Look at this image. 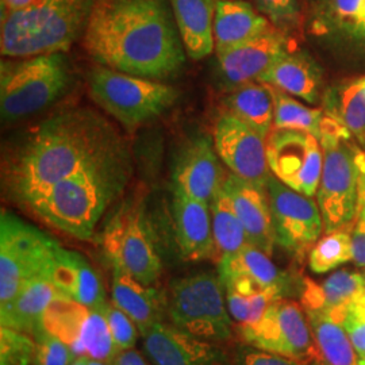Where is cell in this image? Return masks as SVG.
I'll list each match as a JSON object with an SVG mask.
<instances>
[{"mask_svg":"<svg viewBox=\"0 0 365 365\" xmlns=\"http://www.w3.org/2000/svg\"><path fill=\"white\" fill-rule=\"evenodd\" d=\"M309 363L310 361L262 351L248 344L238 346L235 359V365H309Z\"/></svg>","mask_w":365,"mask_h":365,"instance_id":"b9f144b4","label":"cell"},{"mask_svg":"<svg viewBox=\"0 0 365 365\" xmlns=\"http://www.w3.org/2000/svg\"><path fill=\"white\" fill-rule=\"evenodd\" d=\"M102 247L113 268H119L145 286L155 284L163 272V261L143 214L122 207L106 225Z\"/></svg>","mask_w":365,"mask_h":365,"instance_id":"30bf717a","label":"cell"},{"mask_svg":"<svg viewBox=\"0 0 365 365\" xmlns=\"http://www.w3.org/2000/svg\"><path fill=\"white\" fill-rule=\"evenodd\" d=\"M71 69L64 53L0 63V114L3 122L33 115L54 103L71 86Z\"/></svg>","mask_w":365,"mask_h":365,"instance_id":"8992f818","label":"cell"},{"mask_svg":"<svg viewBox=\"0 0 365 365\" xmlns=\"http://www.w3.org/2000/svg\"><path fill=\"white\" fill-rule=\"evenodd\" d=\"M352 260L351 226L327 233L319 238L309 253V267L314 274H327Z\"/></svg>","mask_w":365,"mask_h":365,"instance_id":"836d02e7","label":"cell"},{"mask_svg":"<svg viewBox=\"0 0 365 365\" xmlns=\"http://www.w3.org/2000/svg\"><path fill=\"white\" fill-rule=\"evenodd\" d=\"M60 244L31 223L3 210L0 214V307L30 280L49 276Z\"/></svg>","mask_w":365,"mask_h":365,"instance_id":"9c48e42d","label":"cell"},{"mask_svg":"<svg viewBox=\"0 0 365 365\" xmlns=\"http://www.w3.org/2000/svg\"><path fill=\"white\" fill-rule=\"evenodd\" d=\"M288 52L284 31L272 26L260 36L217 56V71L223 84L233 90L245 83L257 81Z\"/></svg>","mask_w":365,"mask_h":365,"instance_id":"2e32d148","label":"cell"},{"mask_svg":"<svg viewBox=\"0 0 365 365\" xmlns=\"http://www.w3.org/2000/svg\"><path fill=\"white\" fill-rule=\"evenodd\" d=\"M223 106L226 113L242 120L264 138L274 129V99L267 84L250 81L229 92Z\"/></svg>","mask_w":365,"mask_h":365,"instance_id":"4316f807","label":"cell"},{"mask_svg":"<svg viewBox=\"0 0 365 365\" xmlns=\"http://www.w3.org/2000/svg\"><path fill=\"white\" fill-rule=\"evenodd\" d=\"M267 194L276 244L297 259H303L325 230L318 203L313 197L289 188L274 175L267 182Z\"/></svg>","mask_w":365,"mask_h":365,"instance_id":"7c38bea8","label":"cell"},{"mask_svg":"<svg viewBox=\"0 0 365 365\" xmlns=\"http://www.w3.org/2000/svg\"><path fill=\"white\" fill-rule=\"evenodd\" d=\"M144 337V352L153 365H227L215 342L199 339L172 324L157 322Z\"/></svg>","mask_w":365,"mask_h":365,"instance_id":"e0dca14e","label":"cell"},{"mask_svg":"<svg viewBox=\"0 0 365 365\" xmlns=\"http://www.w3.org/2000/svg\"><path fill=\"white\" fill-rule=\"evenodd\" d=\"M113 303L128 314L141 334L157 322H163L167 303L164 295L152 286H145L119 268H113Z\"/></svg>","mask_w":365,"mask_h":365,"instance_id":"603a6c76","label":"cell"},{"mask_svg":"<svg viewBox=\"0 0 365 365\" xmlns=\"http://www.w3.org/2000/svg\"><path fill=\"white\" fill-rule=\"evenodd\" d=\"M341 122L365 146V78L349 84L341 93Z\"/></svg>","mask_w":365,"mask_h":365,"instance_id":"d590c367","label":"cell"},{"mask_svg":"<svg viewBox=\"0 0 365 365\" xmlns=\"http://www.w3.org/2000/svg\"><path fill=\"white\" fill-rule=\"evenodd\" d=\"M34 0H0V11L1 16L9 15V14L19 11L22 9L27 7L30 3H33Z\"/></svg>","mask_w":365,"mask_h":365,"instance_id":"bcb514c9","label":"cell"},{"mask_svg":"<svg viewBox=\"0 0 365 365\" xmlns=\"http://www.w3.org/2000/svg\"><path fill=\"white\" fill-rule=\"evenodd\" d=\"M237 331L244 344L262 351L304 361L321 359L307 315L292 300H274L257 324L237 325Z\"/></svg>","mask_w":365,"mask_h":365,"instance_id":"8fae6325","label":"cell"},{"mask_svg":"<svg viewBox=\"0 0 365 365\" xmlns=\"http://www.w3.org/2000/svg\"><path fill=\"white\" fill-rule=\"evenodd\" d=\"M327 18L341 30L365 37V0H327Z\"/></svg>","mask_w":365,"mask_h":365,"instance_id":"74e56055","label":"cell"},{"mask_svg":"<svg viewBox=\"0 0 365 365\" xmlns=\"http://www.w3.org/2000/svg\"><path fill=\"white\" fill-rule=\"evenodd\" d=\"M226 292V303L229 313L237 322V325H255L260 321L262 315L274 300L283 298L282 295L265 291L255 295H241L235 291Z\"/></svg>","mask_w":365,"mask_h":365,"instance_id":"e575fe53","label":"cell"},{"mask_svg":"<svg viewBox=\"0 0 365 365\" xmlns=\"http://www.w3.org/2000/svg\"><path fill=\"white\" fill-rule=\"evenodd\" d=\"M49 279L61 295L96 309L106 303V292L101 276L84 256L60 245L57 249Z\"/></svg>","mask_w":365,"mask_h":365,"instance_id":"44dd1931","label":"cell"},{"mask_svg":"<svg viewBox=\"0 0 365 365\" xmlns=\"http://www.w3.org/2000/svg\"><path fill=\"white\" fill-rule=\"evenodd\" d=\"M83 43L99 66L152 80L178 75L187 57L170 0H96Z\"/></svg>","mask_w":365,"mask_h":365,"instance_id":"7a4b0ae2","label":"cell"},{"mask_svg":"<svg viewBox=\"0 0 365 365\" xmlns=\"http://www.w3.org/2000/svg\"><path fill=\"white\" fill-rule=\"evenodd\" d=\"M58 294L46 274L30 280L9 304L0 307L1 327H11L33 336L43 327V314Z\"/></svg>","mask_w":365,"mask_h":365,"instance_id":"484cf974","label":"cell"},{"mask_svg":"<svg viewBox=\"0 0 365 365\" xmlns=\"http://www.w3.org/2000/svg\"><path fill=\"white\" fill-rule=\"evenodd\" d=\"M217 262L225 291L248 297L272 291L283 297L287 289V276L274 265L271 256L250 244Z\"/></svg>","mask_w":365,"mask_h":365,"instance_id":"ac0fdd59","label":"cell"},{"mask_svg":"<svg viewBox=\"0 0 365 365\" xmlns=\"http://www.w3.org/2000/svg\"><path fill=\"white\" fill-rule=\"evenodd\" d=\"M352 137L342 122L334 118H324L318 137L324 163L317 203L327 233L348 227L356 221L360 158L364 152L353 144Z\"/></svg>","mask_w":365,"mask_h":365,"instance_id":"5b68a950","label":"cell"},{"mask_svg":"<svg viewBox=\"0 0 365 365\" xmlns=\"http://www.w3.org/2000/svg\"><path fill=\"white\" fill-rule=\"evenodd\" d=\"M257 81L294 95L307 103H315L318 99V72L313 63L302 54H284Z\"/></svg>","mask_w":365,"mask_h":365,"instance_id":"83f0119b","label":"cell"},{"mask_svg":"<svg viewBox=\"0 0 365 365\" xmlns=\"http://www.w3.org/2000/svg\"><path fill=\"white\" fill-rule=\"evenodd\" d=\"M212 233L217 249V259L235 255L249 244L248 235L240 221L235 206L226 191L222 188L210 203Z\"/></svg>","mask_w":365,"mask_h":365,"instance_id":"f546056e","label":"cell"},{"mask_svg":"<svg viewBox=\"0 0 365 365\" xmlns=\"http://www.w3.org/2000/svg\"><path fill=\"white\" fill-rule=\"evenodd\" d=\"M88 365H113L108 364V363H102V361H95V360H90V364Z\"/></svg>","mask_w":365,"mask_h":365,"instance_id":"816d5d0a","label":"cell"},{"mask_svg":"<svg viewBox=\"0 0 365 365\" xmlns=\"http://www.w3.org/2000/svg\"><path fill=\"white\" fill-rule=\"evenodd\" d=\"M221 161L209 137L190 140L175 160L173 190L210 205L226 180Z\"/></svg>","mask_w":365,"mask_h":365,"instance_id":"9a60e30c","label":"cell"},{"mask_svg":"<svg viewBox=\"0 0 365 365\" xmlns=\"http://www.w3.org/2000/svg\"><path fill=\"white\" fill-rule=\"evenodd\" d=\"M357 210H365V153L360 158V176H359V205Z\"/></svg>","mask_w":365,"mask_h":365,"instance_id":"7dc6e473","label":"cell"},{"mask_svg":"<svg viewBox=\"0 0 365 365\" xmlns=\"http://www.w3.org/2000/svg\"><path fill=\"white\" fill-rule=\"evenodd\" d=\"M36 341L11 327L0 329V365H34Z\"/></svg>","mask_w":365,"mask_h":365,"instance_id":"8d00e7d4","label":"cell"},{"mask_svg":"<svg viewBox=\"0 0 365 365\" xmlns=\"http://www.w3.org/2000/svg\"><path fill=\"white\" fill-rule=\"evenodd\" d=\"M87 83L92 99L126 128L160 117L178 99V90L167 83L102 66L90 71Z\"/></svg>","mask_w":365,"mask_h":365,"instance_id":"52a82bcc","label":"cell"},{"mask_svg":"<svg viewBox=\"0 0 365 365\" xmlns=\"http://www.w3.org/2000/svg\"><path fill=\"white\" fill-rule=\"evenodd\" d=\"M31 337L36 341L34 365H71L76 360V354L71 346L43 327L38 329Z\"/></svg>","mask_w":365,"mask_h":365,"instance_id":"f35d334b","label":"cell"},{"mask_svg":"<svg viewBox=\"0 0 365 365\" xmlns=\"http://www.w3.org/2000/svg\"><path fill=\"white\" fill-rule=\"evenodd\" d=\"M96 0H34L1 16L0 52L21 58L66 53L84 37Z\"/></svg>","mask_w":365,"mask_h":365,"instance_id":"277c9868","label":"cell"},{"mask_svg":"<svg viewBox=\"0 0 365 365\" xmlns=\"http://www.w3.org/2000/svg\"><path fill=\"white\" fill-rule=\"evenodd\" d=\"M271 22L244 0H218L214 18L217 56L250 41L271 29Z\"/></svg>","mask_w":365,"mask_h":365,"instance_id":"d4e9b609","label":"cell"},{"mask_svg":"<svg viewBox=\"0 0 365 365\" xmlns=\"http://www.w3.org/2000/svg\"><path fill=\"white\" fill-rule=\"evenodd\" d=\"M268 88L274 99V129L309 131L315 137H319L325 118L321 110L302 105L286 92L276 90L271 86H268Z\"/></svg>","mask_w":365,"mask_h":365,"instance_id":"1f68e13d","label":"cell"},{"mask_svg":"<svg viewBox=\"0 0 365 365\" xmlns=\"http://www.w3.org/2000/svg\"><path fill=\"white\" fill-rule=\"evenodd\" d=\"M113 365H150L144 356L138 351L134 349H128V351H120L118 353L117 357L111 363Z\"/></svg>","mask_w":365,"mask_h":365,"instance_id":"f6af8a7d","label":"cell"},{"mask_svg":"<svg viewBox=\"0 0 365 365\" xmlns=\"http://www.w3.org/2000/svg\"><path fill=\"white\" fill-rule=\"evenodd\" d=\"M267 158L274 178L303 195H317L324 155L318 137L294 129H272L267 137Z\"/></svg>","mask_w":365,"mask_h":365,"instance_id":"4fadbf2b","label":"cell"},{"mask_svg":"<svg viewBox=\"0 0 365 365\" xmlns=\"http://www.w3.org/2000/svg\"><path fill=\"white\" fill-rule=\"evenodd\" d=\"M352 260L357 267L365 268V210H357L352 227Z\"/></svg>","mask_w":365,"mask_h":365,"instance_id":"ee69618b","label":"cell"},{"mask_svg":"<svg viewBox=\"0 0 365 365\" xmlns=\"http://www.w3.org/2000/svg\"><path fill=\"white\" fill-rule=\"evenodd\" d=\"M223 190L235 206L248 235L249 244L272 256L276 241L267 188L230 173L226 176Z\"/></svg>","mask_w":365,"mask_h":365,"instance_id":"ffe728a7","label":"cell"},{"mask_svg":"<svg viewBox=\"0 0 365 365\" xmlns=\"http://www.w3.org/2000/svg\"><path fill=\"white\" fill-rule=\"evenodd\" d=\"M91 309L58 294L43 314L42 325L46 331L61 339L73 351L81 339Z\"/></svg>","mask_w":365,"mask_h":365,"instance_id":"4dcf8cb0","label":"cell"},{"mask_svg":"<svg viewBox=\"0 0 365 365\" xmlns=\"http://www.w3.org/2000/svg\"><path fill=\"white\" fill-rule=\"evenodd\" d=\"M128 149L115 128L90 108L42 120L6 158L3 188L29 207L54 184Z\"/></svg>","mask_w":365,"mask_h":365,"instance_id":"6da1fadb","label":"cell"},{"mask_svg":"<svg viewBox=\"0 0 365 365\" xmlns=\"http://www.w3.org/2000/svg\"><path fill=\"white\" fill-rule=\"evenodd\" d=\"M309 365H329L327 364V361H324L322 359H314V360H312L310 363H309Z\"/></svg>","mask_w":365,"mask_h":365,"instance_id":"f907efd6","label":"cell"},{"mask_svg":"<svg viewBox=\"0 0 365 365\" xmlns=\"http://www.w3.org/2000/svg\"><path fill=\"white\" fill-rule=\"evenodd\" d=\"M131 173L128 149L54 184L27 209L54 229L90 240L107 207L122 194Z\"/></svg>","mask_w":365,"mask_h":365,"instance_id":"3957f363","label":"cell"},{"mask_svg":"<svg viewBox=\"0 0 365 365\" xmlns=\"http://www.w3.org/2000/svg\"><path fill=\"white\" fill-rule=\"evenodd\" d=\"M101 307L105 313L107 324L110 327V331L118 351L120 352V351L133 349L137 341V333L140 330L131 321L130 317L123 313L120 309H118L114 303L106 302Z\"/></svg>","mask_w":365,"mask_h":365,"instance_id":"ab89813d","label":"cell"},{"mask_svg":"<svg viewBox=\"0 0 365 365\" xmlns=\"http://www.w3.org/2000/svg\"><path fill=\"white\" fill-rule=\"evenodd\" d=\"M212 138L218 156L232 173L267 188L272 175L267 158V138L229 113L217 119Z\"/></svg>","mask_w":365,"mask_h":365,"instance_id":"5bb4252c","label":"cell"},{"mask_svg":"<svg viewBox=\"0 0 365 365\" xmlns=\"http://www.w3.org/2000/svg\"><path fill=\"white\" fill-rule=\"evenodd\" d=\"M321 359L329 365H359V356L342 324L327 314L304 310Z\"/></svg>","mask_w":365,"mask_h":365,"instance_id":"f1b7e54d","label":"cell"},{"mask_svg":"<svg viewBox=\"0 0 365 365\" xmlns=\"http://www.w3.org/2000/svg\"><path fill=\"white\" fill-rule=\"evenodd\" d=\"M90 360L91 359H88L86 356H80V357H76V360L71 365H88L90 364Z\"/></svg>","mask_w":365,"mask_h":365,"instance_id":"681fc988","label":"cell"},{"mask_svg":"<svg viewBox=\"0 0 365 365\" xmlns=\"http://www.w3.org/2000/svg\"><path fill=\"white\" fill-rule=\"evenodd\" d=\"M359 365H365V359H360L359 360Z\"/></svg>","mask_w":365,"mask_h":365,"instance_id":"f5cc1de1","label":"cell"},{"mask_svg":"<svg viewBox=\"0 0 365 365\" xmlns=\"http://www.w3.org/2000/svg\"><path fill=\"white\" fill-rule=\"evenodd\" d=\"M225 295L218 274L197 272L173 280L167 303L170 324L212 342L232 339L233 321Z\"/></svg>","mask_w":365,"mask_h":365,"instance_id":"ba28073f","label":"cell"},{"mask_svg":"<svg viewBox=\"0 0 365 365\" xmlns=\"http://www.w3.org/2000/svg\"><path fill=\"white\" fill-rule=\"evenodd\" d=\"M172 215L178 247L184 260L217 259L209 203L173 190Z\"/></svg>","mask_w":365,"mask_h":365,"instance_id":"d6986e66","label":"cell"},{"mask_svg":"<svg viewBox=\"0 0 365 365\" xmlns=\"http://www.w3.org/2000/svg\"><path fill=\"white\" fill-rule=\"evenodd\" d=\"M341 324L352 341L359 359H365V312L351 303Z\"/></svg>","mask_w":365,"mask_h":365,"instance_id":"7bdbcfd3","label":"cell"},{"mask_svg":"<svg viewBox=\"0 0 365 365\" xmlns=\"http://www.w3.org/2000/svg\"><path fill=\"white\" fill-rule=\"evenodd\" d=\"M364 289V274L341 269L327 276L322 283L304 279L300 304L306 312L327 314L341 324L349 304Z\"/></svg>","mask_w":365,"mask_h":365,"instance_id":"7402d4cb","label":"cell"},{"mask_svg":"<svg viewBox=\"0 0 365 365\" xmlns=\"http://www.w3.org/2000/svg\"><path fill=\"white\" fill-rule=\"evenodd\" d=\"M353 306H356L357 309H360V310H363L365 312V289L356 298V299L352 302Z\"/></svg>","mask_w":365,"mask_h":365,"instance_id":"c3c4849f","label":"cell"},{"mask_svg":"<svg viewBox=\"0 0 365 365\" xmlns=\"http://www.w3.org/2000/svg\"><path fill=\"white\" fill-rule=\"evenodd\" d=\"M257 9L279 30L294 25L299 15L298 0H255Z\"/></svg>","mask_w":365,"mask_h":365,"instance_id":"60d3db41","label":"cell"},{"mask_svg":"<svg viewBox=\"0 0 365 365\" xmlns=\"http://www.w3.org/2000/svg\"><path fill=\"white\" fill-rule=\"evenodd\" d=\"M218 0H170L188 57L202 60L215 51L214 18Z\"/></svg>","mask_w":365,"mask_h":365,"instance_id":"cb8c5ba5","label":"cell"},{"mask_svg":"<svg viewBox=\"0 0 365 365\" xmlns=\"http://www.w3.org/2000/svg\"><path fill=\"white\" fill-rule=\"evenodd\" d=\"M73 353L76 354V357L86 356L95 361L108 364H111L117 357L119 351L114 344L102 307L91 309L81 339L75 346Z\"/></svg>","mask_w":365,"mask_h":365,"instance_id":"d6a6232c","label":"cell"}]
</instances>
